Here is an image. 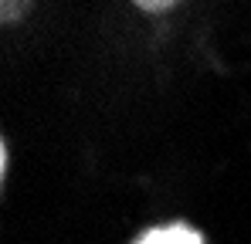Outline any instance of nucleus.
Segmentation results:
<instances>
[{
	"mask_svg": "<svg viewBox=\"0 0 251 244\" xmlns=\"http://www.w3.org/2000/svg\"><path fill=\"white\" fill-rule=\"evenodd\" d=\"M136 7H139V10H146V14H163V10H173L176 3H156V0H139Z\"/></svg>",
	"mask_w": 251,
	"mask_h": 244,
	"instance_id": "obj_2",
	"label": "nucleus"
},
{
	"mask_svg": "<svg viewBox=\"0 0 251 244\" xmlns=\"http://www.w3.org/2000/svg\"><path fill=\"white\" fill-rule=\"evenodd\" d=\"M136 244H204V238L187 227V224H170V227H153L146 231Z\"/></svg>",
	"mask_w": 251,
	"mask_h": 244,
	"instance_id": "obj_1",
	"label": "nucleus"
}]
</instances>
